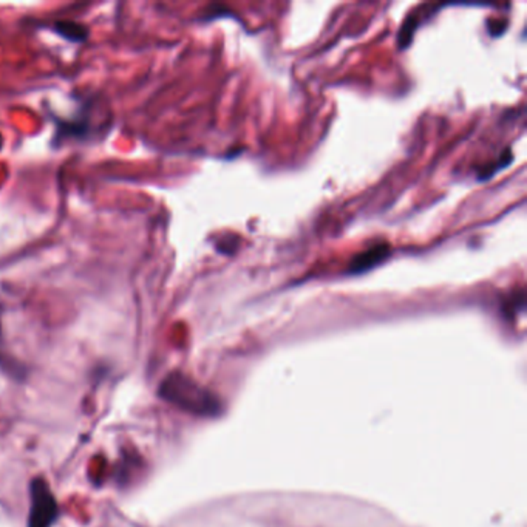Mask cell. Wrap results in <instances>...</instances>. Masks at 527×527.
I'll list each match as a JSON object with an SVG mask.
<instances>
[{
  "label": "cell",
  "mask_w": 527,
  "mask_h": 527,
  "mask_svg": "<svg viewBox=\"0 0 527 527\" xmlns=\"http://www.w3.org/2000/svg\"><path fill=\"white\" fill-rule=\"evenodd\" d=\"M159 394L182 410L196 416H217L220 401L208 389L181 373H172L159 387Z\"/></svg>",
  "instance_id": "cell-1"
},
{
  "label": "cell",
  "mask_w": 527,
  "mask_h": 527,
  "mask_svg": "<svg viewBox=\"0 0 527 527\" xmlns=\"http://www.w3.org/2000/svg\"><path fill=\"white\" fill-rule=\"evenodd\" d=\"M388 255H389V246L387 243L376 244V246L361 252V254H357L353 260H351V263L348 266V274H362L365 271L376 268V266L384 262Z\"/></svg>",
  "instance_id": "cell-3"
},
{
  "label": "cell",
  "mask_w": 527,
  "mask_h": 527,
  "mask_svg": "<svg viewBox=\"0 0 527 527\" xmlns=\"http://www.w3.org/2000/svg\"><path fill=\"white\" fill-rule=\"evenodd\" d=\"M510 161H512V152H510V150H506V154H504V156L501 155V158L498 159V163H496V166H493V167H488V166H487L486 169H484L483 172H481V173H483V175H481V180L491 178L492 175H493L496 171H500V169H502V167L509 166Z\"/></svg>",
  "instance_id": "cell-5"
},
{
  "label": "cell",
  "mask_w": 527,
  "mask_h": 527,
  "mask_svg": "<svg viewBox=\"0 0 527 527\" xmlns=\"http://www.w3.org/2000/svg\"><path fill=\"white\" fill-rule=\"evenodd\" d=\"M53 32L73 42L86 41L88 34V29L86 27L74 24V22H56L53 25Z\"/></svg>",
  "instance_id": "cell-4"
},
{
  "label": "cell",
  "mask_w": 527,
  "mask_h": 527,
  "mask_svg": "<svg viewBox=\"0 0 527 527\" xmlns=\"http://www.w3.org/2000/svg\"><path fill=\"white\" fill-rule=\"evenodd\" d=\"M29 492H32V507H29L28 527H51L59 515V509L47 481L36 478Z\"/></svg>",
  "instance_id": "cell-2"
},
{
  "label": "cell",
  "mask_w": 527,
  "mask_h": 527,
  "mask_svg": "<svg viewBox=\"0 0 527 527\" xmlns=\"http://www.w3.org/2000/svg\"><path fill=\"white\" fill-rule=\"evenodd\" d=\"M239 243H240L239 236L227 235V236H225V239H221L220 243H217V251L223 252V254H226V255L234 254L236 246H239Z\"/></svg>",
  "instance_id": "cell-6"
}]
</instances>
